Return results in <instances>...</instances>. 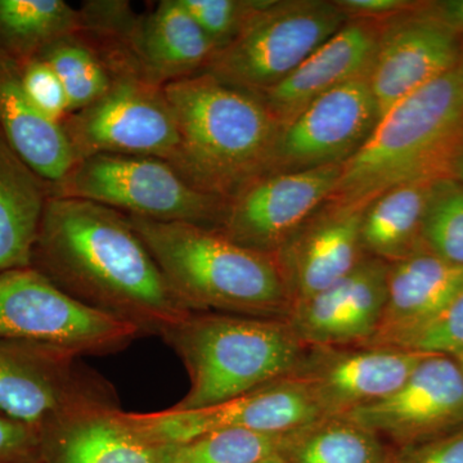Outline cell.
<instances>
[{"label": "cell", "mask_w": 463, "mask_h": 463, "mask_svg": "<svg viewBox=\"0 0 463 463\" xmlns=\"http://www.w3.org/2000/svg\"><path fill=\"white\" fill-rule=\"evenodd\" d=\"M392 347L426 355L456 358L463 352V289L439 315Z\"/></svg>", "instance_id": "32"}, {"label": "cell", "mask_w": 463, "mask_h": 463, "mask_svg": "<svg viewBox=\"0 0 463 463\" xmlns=\"http://www.w3.org/2000/svg\"><path fill=\"white\" fill-rule=\"evenodd\" d=\"M51 187L0 138V272L32 267Z\"/></svg>", "instance_id": "24"}, {"label": "cell", "mask_w": 463, "mask_h": 463, "mask_svg": "<svg viewBox=\"0 0 463 463\" xmlns=\"http://www.w3.org/2000/svg\"><path fill=\"white\" fill-rule=\"evenodd\" d=\"M383 25V21L347 20L282 83L255 97L283 129L323 94L371 75Z\"/></svg>", "instance_id": "20"}, {"label": "cell", "mask_w": 463, "mask_h": 463, "mask_svg": "<svg viewBox=\"0 0 463 463\" xmlns=\"http://www.w3.org/2000/svg\"><path fill=\"white\" fill-rule=\"evenodd\" d=\"M161 337L190 374L173 411L203 410L288 377L307 350L286 319L224 313H191Z\"/></svg>", "instance_id": "5"}, {"label": "cell", "mask_w": 463, "mask_h": 463, "mask_svg": "<svg viewBox=\"0 0 463 463\" xmlns=\"http://www.w3.org/2000/svg\"><path fill=\"white\" fill-rule=\"evenodd\" d=\"M286 463H389L392 452L376 432L344 417H325L289 432Z\"/></svg>", "instance_id": "27"}, {"label": "cell", "mask_w": 463, "mask_h": 463, "mask_svg": "<svg viewBox=\"0 0 463 463\" xmlns=\"http://www.w3.org/2000/svg\"><path fill=\"white\" fill-rule=\"evenodd\" d=\"M455 361H456L457 365H458L459 370H461V373L463 374V352L461 353V354H458V355L456 356Z\"/></svg>", "instance_id": "40"}, {"label": "cell", "mask_w": 463, "mask_h": 463, "mask_svg": "<svg viewBox=\"0 0 463 463\" xmlns=\"http://www.w3.org/2000/svg\"><path fill=\"white\" fill-rule=\"evenodd\" d=\"M288 434L225 429L181 443L155 446L158 463H259L281 453Z\"/></svg>", "instance_id": "29"}, {"label": "cell", "mask_w": 463, "mask_h": 463, "mask_svg": "<svg viewBox=\"0 0 463 463\" xmlns=\"http://www.w3.org/2000/svg\"><path fill=\"white\" fill-rule=\"evenodd\" d=\"M437 181L404 183L365 207L362 222L365 257L392 264L423 249V219Z\"/></svg>", "instance_id": "25"}, {"label": "cell", "mask_w": 463, "mask_h": 463, "mask_svg": "<svg viewBox=\"0 0 463 463\" xmlns=\"http://www.w3.org/2000/svg\"><path fill=\"white\" fill-rule=\"evenodd\" d=\"M39 57L62 81L71 114L102 99L118 80L108 52L94 36L81 29L58 39Z\"/></svg>", "instance_id": "28"}, {"label": "cell", "mask_w": 463, "mask_h": 463, "mask_svg": "<svg viewBox=\"0 0 463 463\" xmlns=\"http://www.w3.org/2000/svg\"><path fill=\"white\" fill-rule=\"evenodd\" d=\"M32 268L69 297L161 336L192 312L121 213L78 199L51 196Z\"/></svg>", "instance_id": "1"}, {"label": "cell", "mask_w": 463, "mask_h": 463, "mask_svg": "<svg viewBox=\"0 0 463 463\" xmlns=\"http://www.w3.org/2000/svg\"><path fill=\"white\" fill-rule=\"evenodd\" d=\"M259 463H286V459L283 458L281 453H276V455L268 457V458L263 459Z\"/></svg>", "instance_id": "39"}, {"label": "cell", "mask_w": 463, "mask_h": 463, "mask_svg": "<svg viewBox=\"0 0 463 463\" xmlns=\"http://www.w3.org/2000/svg\"><path fill=\"white\" fill-rule=\"evenodd\" d=\"M429 9L441 23L463 35V0L429 3Z\"/></svg>", "instance_id": "37"}, {"label": "cell", "mask_w": 463, "mask_h": 463, "mask_svg": "<svg viewBox=\"0 0 463 463\" xmlns=\"http://www.w3.org/2000/svg\"><path fill=\"white\" fill-rule=\"evenodd\" d=\"M462 147L463 91L457 66L380 118L364 147L341 165L327 201L368 206L404 183L452 178Z\"/></svg>", "instance_id": "4"}, {"label": "cell", "mask_w": 463, "mask_h": 463, "mask_svg": "<svg viewBox=\"0 0 463 463\" xmlns=\"http://www.w3.org/2000/svg\"><path fill=\"white\" fill-rule=\"evenodd\" d=\"M116 405L111 383L54 347L0 339V412L39 432L66 414Z\"/></svg>", "instance_id": "9"}, {"label": "cell", "mask_w": 463, "mask_h": 463, "mask_svg": "<svg viewBox=\"0 0 463 463\" xmlns=\"http://www.w3.org/2000/svg\"><path fill=\"white\" fill-rule=\"evenodd\" d=\"M341 165L260 176L228 201L218 231L243 248L276 255L326 203Z\"/></svg>", "instance_id": "12"}, {"label": "cell", "mask_w": 463, "mask_h": 463, "mask_svg": "<svg viewBox=\"0 0 463 463\" xmlns=\"http://www.w3.org/2000/svg\"><path fill=\"white\" fill-rule=\"evenodd\" d=\"M61 127L78 161L108 154L173 164L178 156V124L165 91L141 79H118L102 99L67 116Z\"/></svg>", "instance_id": "10"}, {"label": "cell", "mask_w": 463, "mask_h": 463, "mask_svg": "<svg viewBox=\"0 0 463 463\" xmlns=\"http://www.w3.org/2000/svg\"><path fill=\"white\" fill-rule=\"evenodd\" d=\"M125 218L190 312L288 318L291 301L274 255L243 248L214 228Z\"/></svg>", "instance_id": "3"}, {"label": "cell", "mask_w": 463, "mask_h": 463, "mask_svg": "<svg viewBox=\"0 0 463 463\" xmlns=\"http://www.w3.org/2000/svg\"><path fill=\"white\" fill-rule=\"evenodd\" d=\"M0 463H42L39 432L0 414Z\"/></svg>", "instance_id": "35"}, {"label": "cell", "mask_w": 463, "mask_h": 463, "mask_svg": "<svg viewBox=\"0 0 463 463\" xmlns=\"http://www.w3.org/2000/svg\"><path fill=\"white\" fill-rule=\"evenodd\" d=\"M39 439L42 463H158L156 446L116 405L66 414Z\"/></svg>", "instance_id": "21"}, {"label": "cell", "mask_w": 463, "mask_h": 463, "mask_svg": "<svg viewBox=\"0 0 463 463\" xmlns=\"http://www.w3.org/2000/svg\"><path fill=\"white\" fill-rule=\"evenodd\" d=\"M0 138L47 183L51 192L76 165L60 124L48 120L27 97L17 63L0 54Z\"/></svg>", "instance_id": "23"}, {"label": "cell", "mask_w": 463, "mask_h": 463, "mask_svg": "<svg viewBox=\"0 0 463 463\" xmlns=\"http://www.w3.org/2000/svg\"><path fill=\"white\" fill-rule=\"evenodd\" d=\"M452 178L461 182L463 184V147L457 155L452 165Z\"/></svg>", "instance_id": "38"}, {"label": "cell", "mask_w": 463, "mask_h": 463, "mask_svg": "<svg viewBox=\"0 0 463 463\" xmlns=\"http://www.w3.org/2000/svg\"><path fill=\"white\" fill-rule=\"evenodd\" d=\"M164 91L181 139L173 165L192 184L230 201L273 172L282 127L257 97L206 72Z\"/></svg>", "instance_id": "2"}, {"label": "cell", "mask_w": 463, "mask_h": 463, "mask_svg": "<svg viewBox=\"0 0 463 463\" xmlns=\"http://www.w3.org/2000/svg\"><path fill=\"white\" fill-rule=\"evenodd\" d=\"M379 121L370 76L340 85L283 128L272 173L343 165L364 147Z\"/></svg>", "instance_id": "13"}, {"label": "cell", "mask_w": 463, "mask_h": 463, "mask_svg": "<svg viewBox=\"0 0 463 463\" xmlns=\"http://www.w3.org/2000/svg\"><path fill=\"white\" fill-rule=\"evenodd\" d=\"M463 289V267L422 249L389 264L383 318L368 346L392 347L439 315Z\"/></svg>", "instance_id": "22"}, {"label": "cell", "mask_w": 463, "mask_h": 463, "mask_svg": "<svg viewBox=\"0 0 463 463\" xmlns=\"http://www.w3.org/2000/svg\"><path fill=\"white\" fill-rule=\"evenodd\" d=\"M389 463H463V428L401 447Z\"/></svg>", "instance_id": "34"}, {"label": "cell", "mask_w": 463, "mask_h": 463, "mask_svg": "<svg viewBox=\"0 0 463 463\" xmlns=\"http://www.w3.org/2000/svg\"><path fill=\"white\" fill-rule=\"evenodd\" d=\"M458 71H459V79H461V87L463 91V56L461 58V62H459L458 65Z\"/></svg>", "instance_id": "41"}, {"label": "cell", "mask_w": 463, "mask_h": 463, "mask_svg": "<svg viewBox=\"0 0 463 463\" xmlns=\"http://www.w3.org/2000/svg\"><path fill=\"white\" fill-rule=\"evenodd\" d=\"M80 29V11L63 0H0V54L16 63Z\"/></svg>", "instance_id": "26"}, {"label": "cell", "mask_w": 463, "mask_h": 463, "mask_svg": "<svg viewBox=\"0 0 463 463\" xmlns=\"http://www.w3.org/2000/svg\"><path fill=\"white\" fill-rule=\"evenodd\" d=\"M51 196L99 203L125 215L218 230L228 201L206 194L169 161L100 154L79 160Z\"/></svg>", "instance_id": "6"}, {"label": "cell", "mask_w": 463, "mask_h": 463, "mask_svg": "<svg viewBox=\"0 0 463 463\" xmlns=\"http://www.w3.org/2000/svg\"><path fill=\"white\" fill-rule=\"evenodd\" d=\"M347 20L386 21L419 8L423 2L413 0H334Z\"/></svg>", "instance_id": "36"}, {"label": "cell", "mask_w": 463, "mask_h": 463, "mask_svg": "<svg viewBox=\"0 0 463 463\" xmlns=\"http://www.w3.org/2000/svg\"><path fill=\"white\" fill-rule=\"evenodd\" d=\"M346 23L334 0H263L203 72L258 96L282 83Z\"/></svg>", "instance_id": "7"}, {"label": "cell", "mask_w": 463, "mask_h": 463, "mask_svg": "<svg viewBox=\"0 0 463 463\" xmlns=\"http://www.w3.org/2000/svg\"><path fill=\"white\" fill-rule=\"evenodd\" d=\"M216 51L231 44L263 5V0H182Z\"/></svg>", "instance_id": "31"}, {"label": "cell", "mask_w": 463, "mask_h": 463, "mask_svg": "<svg viewBox=\"0 0 463 463\" xmlns=\"http://www.w3.org/2000/svg\"><path fill=\"white\" fill-rule=\"evenodd\" d=\"M462 56L461 33L434 16L429 3L383 21L370 75L380 118L414 91L455 70Z\"/></svg>", "instance_id": "14"}, {"label": "cell", "mask_w": 463, "mask_h": 463, "mask_svg": "<svg viewBox=\"0 0 463 463\" xmlns=\"http://www.w3.org/2000/svg\"><path fill=\"white\" fill-rule=\"evenodd\" d=\"M138 328L84 306L33 268L0 272V339L26 341L78 356L129 345Z\"/></svg>", "instance_id": "8"}, {"label": "cell", "mask_w": 463, "mask_h": 463, "mask_svg": "<svg viewBox=\"0 0 463 463\" xmlns=\"http://www.w3.org/2000/svg\"><path fill=\"white\" fill-rule=\"evenodd\" d=\"M116 33L139 78L157 88L201 74L216 52L182 0H161L147 14L133 11Z\"/></svg>", "instance_id": "19"}, {"label": "cell", "mask_w": 463, "mask_h": 463, "mask_svg": "<svg viewBox=\"0 0 463 463\" xmlns=\"http://www.w3.org/2000/svg\"><path fill=\"white\" fill-rule=\"evenodd\" d=\"M27 97L48 120L62 124L71 114L69 97L54 70L41 57L17 63Z\"/></svg>", "instance_id": "33"}, {"label": "cell", "mask_w": 463, "mask_h": 463, "mask_svg": "<svg viewBox=\"0 0 463 463\" xmlns=\"http://www.w3.org/2000/svg\"><path fill=\"white\" fill-rule=\"evenodd\" d=\"M339 417L399 447L447 434L463 425V374L449 356H425L388 397Z\"/></svg>", "instance_id": "15"}, {"label": "cell", "mask_w": 463, "mask_h": 463, "mask_svg": "<svg viewBox=\"0 0 463 463\" xmlns=\"http://www.w3.org/2000/svg\"><path fill=\"white\" fill-rule=\"evenodd\" d=\"M152 444L181 443L207 432L241 429L283 435L323 419L306 383L283 377L225 403L196 411L128 413Z\"/></svg>", "instance_id": "11"}, {"label": "cell", "mask_w": 463, "mask_h": 463, "mask_svg": "<svg viewBox=\"0 0 463 463\" xmlns=\"http://www.w3.org/2000/svg\"><path fill=\"white\" fill-rule=\"evenodd\" d=\"M388 270L389 263L364 257L343 279L292 307L286 321L307 347L365 345L383 318Z\"/></svg>", "instance_id": "17"}, {"label": "cell", "mask_w": 463, "mask_h": 463, "mask_svg": "<svg viewBox=\"0 0 463 463\" xmlns=\"http://www.w3.org/2000/svg\"><path fill=\"white\" fill-rule=\"evenodd\" d=\"M365 207L326 201L274 255L291 307L343 279L365 257Z\"/></svg>", "instance_id": "18"}, {"label": "cell", "mask_w": 463, "mask_h": 463, "mask_svg": "<svg viewBox=\"0 0 463 463\" xmlns=\"http://www.w3.org/2000/svg\"><path fill=\"white\" fill-rule=\"evenodd\" d=\"M428 356L389 346L310 347L289 376L306 383L323 419L388 397Z\"/></svg>", "instance_id": "16"}, {"label": "cell", "mask_w": 463, "mask_h": 463, "mask_svg": "<svg viewBox=\"0 0 463 463\" xmlns=\"http://www.w3.org/2000/svg\"><path fill=\"white\" fill-rule=\"evenodd\" d=\"M422 246L463 267V184L455 178H441L434 184L423 219Z\"/></svg>", "instance_id": "30"}]
</instances>
